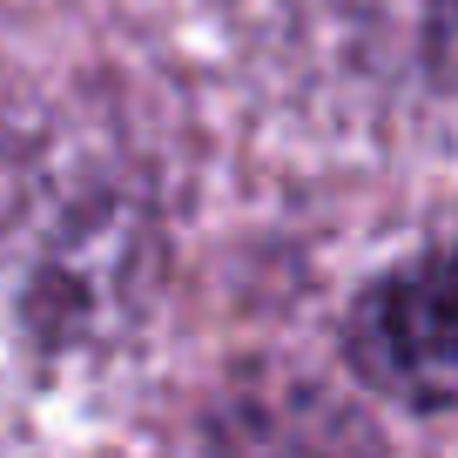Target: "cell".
<instances>
[{
    "mask_svg": "<svg viewBox=\"0 0 458 458\" xmlns=\"http://www.w3.org/2000/svg\"><path fill=\"white\" fill-rule=\"evenodd\" d=\"M344 358L411 411H458V250L377 276L351 303Z\"/></svg>",
    "mask_w": 458,
    "mask_h": 458,
    "instance_id": "cell-1",
    "label": "cell"
},
{
    "mask_svg": "<svg viewBox=\"0 0 458 458\" xmlns=\"http://www.w3.org/2000/svg\"><path fill=\"white\" fill-rule=\"evenodd\" d=\"M216 458H377V438L344 398L297 371L250 377L209 425Z\"/></svg>",
    "mask_w": 458,
    "mask_h": 458,
    "instance_id": "cell-2",
    "label": "cell"
},
{
    "mask_svg": "<svg viewBox=\"0 0 458 458\" xmlns=\"http://www.w3.org/2000/svg\"><path fill=\"white\" fill-rule=\"evenodd\" d=\"M425 61L438 88L458 101V0H425Z\"/></svg>",
    "mask_w": 458,
    "mask_h": 458,
    "instance_id": "cell-3",
    "label": "cell"
}]
</instances>
